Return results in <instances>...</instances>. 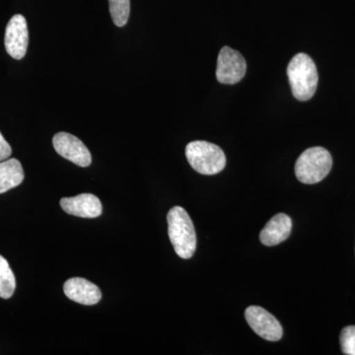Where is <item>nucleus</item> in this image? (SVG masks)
Returning a JSON list of instances; mask_svg holds the SVG:
<instances>
[{
	"mask_svg": "<svg viewBox=\"0 0 355 355\" xmlns=\"http://www.w3.org/2000/svg\"><path fill=\"white\" fill-rule=\"evenodd\" d=\"M292 221L291 217L279 214L272 217L261 231L260 239L266 246L272 247L286 241L291 234Z\"/></svg>",
	"mask_w": 355,
	"mask_h": 355,
	"instance_id": "obj_11",
	"label": "nucleus"
},
{
	"mask_svg": "<svg viewBox=\"0 0 355 355\" xmlns=\"http://www.w3.org/2000/svg\"><path fill=\"white\" fill-rule=\"evenodd\" d=\"M53 147L62 157L67 159L79 167H88L92 162L90 151L85 144L74 135L58 132L53 139Z\"/></svg>",
	"mask_w": 355,
	"mask_h": 355,
	"instance_id": "obj_7",
	"label": "nucleus"
},
{
	"mask_svg": "<svg viewBox=\"0 0 355 355\" xmlns=\"http://www.w3.org/2000/svg\"><path fill=\"white\" fill-rule=\"evenodd\" d=\"M4 44L10 57L15 60H22L25 57L29 44V32L24 16L17 14L9 21Z\"/></svg>",
	"mask_w": 355,
	"mask_h": 355,
	"instance_id": "obj_8",
	"label": "nucleus"
},
{
	"mask_svg": "<svg viewBox=\"0 0 355 355\" xmlns=\"http://www.w3.org/2000/svg\"><path fill=\"white\" fill-rule=\"evenodd\" d=\"M12 149L0 132V162L10 157Z\"/></svg>",
	"mask_w": 355,
	"mask_h": 355,
	"instance_id": "obj_16",
	"label": "nucleus"
},
{
	"mask_svg": "<svg viewBox=\"0 0 355 355\" xmlns=\"http://www.w3.org/2000/svg\"><path fill=\"white\" fill-rule=\"evenodd\" d=\"M110 13L114 25L123 27L130 13V0H109Z\"/></svg>",
	"mask_w": 355,
	"mask_h": 355,
	"instance_id": "obj_14",
	"label": "nucleus"
},
{
	"mask_svg": "<svg viewBox=\"0 0 355 355\" xmlns=\"http://www.w3.org/2000/svg\"><path fill=\"white\" fill-rule=\"evenodd\" d=\"M287 76L292 94L299 101H308L316 93L319 79L316 64L306 53H298L292 58L287 67Z\"/></svg>",
	"mask_w": 355,
	"mask_h": 355,
	"instance_id": "obj_2",
	"label": "nucleus"
},
{
	"mask_svg": "<svg viewBox=\"0 0 355 355\" xmlns=\"http://www.w3.org/2000/svg\"><path fill=\"white\" fill-rule=\"evenodd\" d=\"M60 207L70 216L83 218H95L101 216L103 211L101 202L92 193H81L76 197L62 198Z\"/></svg>",
	"mask_w": 355,
	"mask_h": 355,
	"instance_id": "obj_9",
	"label": "nucleus"
},
{
	"mask_svg": "<svg viewBox=\"0 0 355 355\" xmlns=\"http://www.w3.org/2000/svg\"><path fill=\"white\" fill-rule=\"evenodd\" d=\"M186 156L193 169L202 175H216L226 165L225 154L220 147L202 140L190 142L186 147Z\"/></svg>",
	"mask_w": 355,
	"mask_h": 355,
	"instance_id": "obj_4",
	"label": "nucleus"
},
{
	"mask_svg": "<svg viewBox=\"0 0 355 355\" xmlns=\"http://www.w3.org/2000/svg\"><path fill=\"white\" fill-rule=\"evenodd\" d=\"M65 295L70 300L83 305H95L101 300L102 293L99 287L87 279L73 277L65 282Z\"/></svg>",
	"mask_w": 355,
	"mask_h": 355,
	"instance_id": "obj_10",
	"label": "nucleus"
},
{
	"mask_svg": "<svg viewBox=\"0 0 355 355\" xmlns=\"http://www.w3.org/2000/svg\"><path fill=\"white\" fill-rule=\"evenodd\" d=\"M245 317L252 330L270 342H277L282 338V324L277 318L260 306H250L245 311Z\"/></svg>",
	"mask_w": 355,
	"mask_h": 355,
	"instance_id": "obj_6",
	"label": "nucleus"
},
{
	"mask_svg": "<svg viewBox=\"0 0 355 355\" xmlns=\"http://www.w3.org/2000/svg\"><path fill=\"white\" fill-rule=\"evenodd\" d=\"M246 60L241 53L224 46L217 60L216 78L222 84L240 83L246 74Z\"/></svg>",
	"mask_w": 355,
	"mask_h": 355,
	"instance_id": "obj_5",
	"label": "nucleus"
},
{
	"mask_svg": "<svg viewBox=\"0 0 355 355\" xmlns=\"http://www.w3.org/2000/svg\"><path fill=\"white\" fill-rule=\"evenodd\" d=\"M16 288V280L8 261L0 256V297L10 298Z\"/></svg>",
	"mask_w": 355,
	"mask_h": 355,
	"instance_id": "obj_13",
	"label": "nucleus"
},
{
	"mask_svg": "<svg viewBox=\"0 0 355 355\" xmlns=\"http://www.w3.org/2000/svg\"><path fill=\"white\" fill-rule=\"evenodd\" d=\"M343 354L355 355V326L345 327L340 334Z\"/></svg>",
	"mask_w": 355,
	"mask_h": 355,
	"instance_id": "obj_15",
	"label": "nucleus"
},
{
	"mask_svg": "<svg viewBox=\"0 0 355 355\" xmlns=\"http://www.w3.org/2000/svg\"><path fill=\"white\" fill-rule=\"evenodd\" d=\"M333 166L330 153L323 147H311L301 154L295 164V175L301 183H319L328 176Z\"/></svg>",
	"mask_w": 355,
	"mask_h": 355,
	"instance_id": "obj_3",
	"label": "nucleus"
},
{
	"mask_svg": "<svg viewBox=\"0 0 355 355\" xmlns=\"http://www.w3.org/2000/svg\"><path fill=\"white\" fill-rule=\"evenodd\" d=\"M23 180L24 171L17 159H6L0 162V193L19 186Z\"/></svg>",
	"mask_w": 355,
	"mask_h": 355,
	"instance_id": "obj_12",
	"label": "nucleus"
},
{
	"mask_svg": "<svg viewBox=\"0 0 355 355\" xmlns=\"http://www.w3.org/2000/svg\"><path fill=\"white\" fill-rule=\"evenodd\" d=\"M167 221L168 234L175 252L182 259H191L197 249V235L188 212L181 207H173Z\"/></svg>",
	"mask_w": 355,
	"mask_h": 355,
	"instance_id": "obj_1",
	"label": "nucleus"
}]
</instances>
